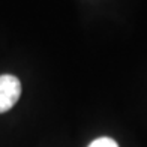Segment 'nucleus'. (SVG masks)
<instances>
[{"label":"nucleus","mask_w":147,"mask_h":147,"mask_svg":"<svg viewBox=\"0 0 147 147\" xmlns=\"http://www.w3.org/2000/svg\"><path fill=\"white\" fill-rule=\"evenodd\" d=\"M21 96V83L15 75H0V114L9 111Z\"/></svg>","instance_id":"1"},{"label":"nucleus","mask_w":147,"mask_h":147,"mask_svg":"<svg viewBox=\"0 0 147 147\" xmlns=\"http://www.w3.org/2000/svg\"><path fill=\"white\" fill-rule=\"evenodd\" d=\"M89 147H119V144L108 137H102V138H98L93 143H90Z\"/></svg>","instance_id":"2"}]
</instances>
